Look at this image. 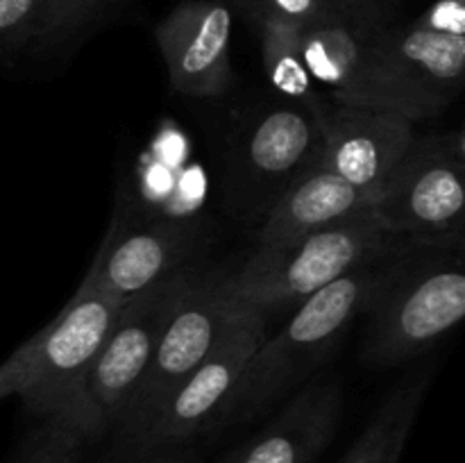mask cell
Here are the masks:
<instances>
[{
    "instance_id": "obj_22",
    "label": "cell",
    "mask_w": 465,
    "mask_h": 463,
    "mask_svg": "<svg viewBox=\"0 0 465 463\" xmlns=\"http://www.w3.org/2000/svg\"><path fill=\"white\" fill-rule=\"evenodd\" d=\"M112 0H50L48 16L41 32V48H54L84 30Z\"/></svg>"
},
{
    "instance_id": "obj_2",
    "label": "cell",
    "mask_w": 465,
    "mask_h": 463,
    "mask_svg": "<svg viewBox=\"0 0 465 463\" xmlns=\"http://www.w3.org/2000/svg\"><path fill=\"white\" fill-rule=\"evenodd\" d=\"M368 307L366 357L377 366L407 361L443 339L465 320V230L404 252Z\"/></svg>"
},
{
    "instance_id": "obj_6",
    "label": "cell",
    "mask_w": 465,
    "mask_h": 463,
    "mask_svg": "<svg viewBox=\"0 0 465 463\" xmlns=\"http://www.w3.org/2000/svg\"><path fill=\"white\" fill-rule=\"evenodd\" d=\"M234 316L236 304L225 289V272H193L159 336L134 402L116 429L121 448L143 431L159 407L207 359Z\"/></svg>"
},
{
    "instance_id": "obj_7",
    "label": "cell",
    "mask_w": 465,
    "mask_h": 463,
    "mask_svg": "<svg viewBox=\"0 0 465 463\" xmlns=\"http://www.w3.org/2000/svg\"><path fill=\"white\" fill-rule=\"evenodd\" d=\"M268 318L271 313L262 309L236 307V316L216 348L159 407L143 431L123 448L193 440L213 427L225 425L245 370L266 340Z\"/></svg>"
},
{
    "instance_id": "obj_20",
    "label": "cell",
    "mask_w": 465,
    "mask_h": 463,
    "mask_svg": "<svg viewBox=\"0 0 465 463\" xmlns=\"http://www.w3.org/2000/svg\"><path fill=\"white\" fill-rule=\"evenodd\" d=\"M84 440L57 422L41 420L23 440L14 463H82Z\"/></svg>"
},
{
    "instance_id": "obj_23",
    "label": "cell",
    "mask_w": 465,
    "mask_h": 463,
    "mask_svg": "<svg viewBox=\"0 0 465 463\" xmlns=\"http://www.w3.org/2000/svg\"><path fill=\"white\" fill-rule=\"evenodd\" d=\"M125 457L118 463H203L193 440H177V443L145 445V448H121Z\"/></svg>"
},
{
    "instance_id": "obj_18",
    "label": "cell",
    "mask_w": 465,
    "mask_h": 463,
    "mask_svg": "<svg viewBox=\"0 0 465 463\" xmlns=\"http://www.w3.org/2000/svg\"><path fill=\"white\" fill-rule=\"evenodd\" d=\"M250 18L257 23L263 66H266L268 80L272 82V86L291 103L307 104L313 109L330 107V104H322V98L316 89L318 84L313 82L307 59H304V27L280 21L275 16H266V14H257Z\"/></svg>"
},
{
    "instance_id": "obj_25",
    "label": "cell",
    "mask_w": 465,
    "mask_h": 463,
    "mask_svg": "<svg viewBox=\"0 0 465 463\" xmlns=\"http://www.w3.org/2000/svg\"><path fill=\"white\" fill-rule=\"evenodd\" d=\"M345 9L354 14H361V16H371L372 18V9H375L377 0H339Z\"/></svg>"
},
{
    "instance_id": "obj_15",
    "label": "cell",
    "mask_w": 465,
    "mask_h": 463,
    "mask_svg": "<svg viewBox=\"0 0 465 463\" xmlns=\"http://www.w3.org/2000/svg\"><path fill=\"white\" fill-rule=\"evenodd\" d=\"M377 195L350 184L327 168L313 166L300 175L268 209L257 234V248L293 243L316 232L375 212Z\"/></svg>"
},
{
    "instance_id": "obj_8",
    "label": "cell",
    "mask_w": 465,
    "mask_h": 463,
    "mask_svg": "<svg viewBox=\"0 0 465 463\" xmlns=\"http://www.w3.org/2000/svg\"><path fill=\"white\" fill-rule=\"evenodd\" d=\"M375 213L413 243H439L465 230V157L436 141H416Z\"/></svg>"
},
{
    "instance_id": "obj_3",
    "label": "cell",
    "mask_w": 465,
    "mask_h": 463,
    "mask_svg": "<svg viewBox=\"0 0 465 463\" xmlns=\"http://www.w3.org/2000/svg\"><path fill=\"white\" fill-rule=\"evenodd\" d=\"M191 277L193 272L182 268L127 300L103 348L77 377L62 409L50 418V422L66 427L84 443L98 440L123 425L159 336Z\"/></svg>"
},
{
    "instance_id": "obj_13",
    "label": "cell",
    "mask_w": 465,
    "mask_h": 463,
    "mask_svg": "<svg viewBox=\"0 0 465 463\" xmlns=\"http://www.w3.org/2000/svg\"><path fill=\"white\" fill-rule=\"evenodd\" d=\"M195 239L198 227L193 222L157 221L123 236L114 222L86 280L98 293L130 300L182 271V261L193 252Z\"/></svg>"
},
{
    "instance_id": "obj_1",
    "label": "cell",
    "mask_w": 465,
    "mask_h": 463,
    "mask_svg": "<svg viewBox=\"0 0 465 463\" xmlns=\"http://www.w3.org/2000/svg\"><path fill=\"white\" fill-rule=\"evenodd\" d=\"M416 245L371 212L293 243L257 248L234 272H225V289L236 307L272 313L300 307L354 268L400 257Z\"/></svg>"
},
{
    "instance_id": "obj_11",
    "label": "cell",
    "mask_w": 465,
    "mask_h": 463,
    "mask_svg": "<svg viewBox=\"0 0 465 463\" xmlns=\"http://www.w3.org/2000/svg\"><path fill=\"white\" fill-rule=\"evenodd\" d=\"M381 34L371 16L331 18L302 30V50L313 82L334 104L389 112L381 66Z\"/></svg>"
},
{
    "instance_id": "obj_9",
    "label": "cell",
    "mask_w": 465,
    "mask_h": 463,
    "mask_svg": "<svg viewBox=\"0 0 465 463\" xmlns=\"http://www.w3.org/2000/svg\"><path fill=\"white\" fill-rule=\"evenodd\" d=\"M381 66L389 112L413 123L443 112L465 86V34L418 21L381 34Z\"/></svg>"
},
{
    "instance_id": "obj_5",
    "label": "cell",
    "mask_w": 465,
    "mask_h": 463,
    "mask_svg": "<svg viewBox=\"0 0 465 463\" xmlns=\"http://www.w3.org/2000/svg\"><path fill=\"white\" fill-rule=\"evenodd\" d=\"M125 302L98 293L84 277L57 318L3 363L0 398H18L41 420L54 418L77 377L103 348Z\"/></svg>"
},
{
    "instance_id": "obj_17",
    "label": "cell",
    "mask_w": 465,
    "mask_h": 463,
    "mask_svg": "<svg viewBox=\"0 0 465 463\" xmlns=\"http://www.w3.org/2000/svg\"><path fill=\"white\" fill-rule=\"evenodd\" d=\"M427 386L430 377L422 375L395 389L341 463H400Z\"/></svg>"
},
{
    "instance_id": "obj_19",
    "label": "cell",
    "mask_w": 465,
    "mask_h": 463,
    "mask_svg": "<svg viewBox=\"0 0 465 463\" xmlns=\"http://www.w3.org/2000/svg\"><path fill=\"white\" fill-rule=\"evenodd\" d=\"M50 0H0V41L5 59L39 45Z\"/></svg>"
},
{
    "instance_id": "obj_4",
    "label": "cell",
    "mask_w": 465,
    "mask_h": 463,
    "mask_svg": "<svg viewBox=\"0 0 465 463\" xmlns=\"http://www.w3.org/2000/svg\"><path fill=\"white\" fill-rule=\"evenodd\" d=\"M389 268V259L354 268L304 300L275 336H266L245 370L225 425L252 420L298 389L336 348L350 320L371 304Z\"/></svg>"
},
{
    "instance_id": "obj_16",
    "label": "cell",
    "mask_w": 465,
    "mask_h": 463,
    "mask_svg": "<svg viewBox=\"0 0 465 463\" xmlns=\"http://www.w3.org/2000/svg\"><path fill=\"white\" fill-rule=\"evenodd\" d=\"M341 409V381H313L282 409L266 429L236 449L227 463H313L334 436Z\"/></svg>"
},
{
    "instance_id": "obj_24",
    "label": "cell",
    "mask_w": 465,
    "mask_h": 463,
    "mask_svg": "<svg viewBox=\"0 0 465 463\" xmlns=\"http://www.w3.org/2000/svg\"><path fill=\"white\" fill-rule=\"evenodd\" d=\"M420 23L440 32L465 34V0H439Z\"/></svg>"
},
{
    "instance_id": "obj_10",
    "label": "cell",
    "mask_w": 465,
    "mask_h": 463,
    "mask_svg": "<svg viewBox=\"0 0 465 463\" xmlns=\"http://www.w3.org/2000/svg\"><path fill=\"white\" fill-rule=\"evenodd\" d=\"M416 141L413 121L402 113L330 104L318 166L380 198Z\"/></svg>"
},
{
    "instance_id": "obj_12",
    "label": "cell",
    "mask_w": 465,
    "mask_h": 463,
    "mask_svg": "<svg viewBox=\"0 0 465 463\" xmlns=\"http://www.w3.org/2000/svg\"><path fill=\"white\" fill-rule=\"evenodd\" d=\"M177 94L216 98L232 84V12L218 0H184L154 30Z\"/></svg>"
},
{
    "instance_id": "obj_21",
    "label": "cell",
    "mask_w": 465,
    "mask_h": 463,
    "mask_svg": "<svg viewBox=\"0 0 465 463\" xmlns=\"http://www.w3.org/2000/svg\"><path fill=\"white\" fill-rule=\"evenodd\" d=\"M239 3L250 16L266 14V16H275L300 27L354 14L345 9L339 0H239ZM354 16H361V14H354Z\"/></svg>"
},
{
    "instance_id": "obj_14",
    "label": "cell",
    "mask_w": 465,
    "mask_h": 463,
    "mask_svg": "<svg viewBox=\"0 0 465 463\" xmlns=\"http://www.w3.org/2000/svg\"><path fill=\"white\" fill-rule=\"evenodd\" d=\"M327 109L286 100L263 112L248 130L241 157L243 172L259 189L272 193V204L300 175L318 166Z\"/></svg>"
}]
</instances>
